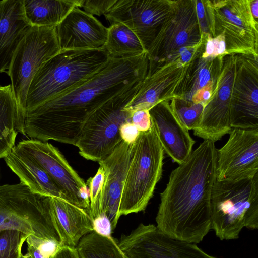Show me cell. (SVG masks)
Listing matches in <instances>:
<instances>
[{"label":"cell","instance_id":"6da1fadb","mask_svg":"<svg viewBox=\"0 0 258 258\" xmlns=\"http://www.w3.org/2000/svg\"><path fill=\"white\" fill-rule=\"evenodd\" d=\"M148 69L146 53L111 58L89 79L27 111L23 135L76 146L89 116L108 100L140 83Z\"/></svg>","mask_w":258,"mask_h":258},{"label":"cell","instance_id":"7a4b0ae2","mask_svg":"<svg viewBox=\"0 0 258 258\" xmlns=\"http://www.w3.org/2000/svg\"><path fill=\"white\" fill-rule=\"evenodd\" d=\"M217 150L215 143L204 140L171 172L155 218L156 227L167 236L197 244L211 230Z\"/></svg>","mask_w":258,"mask_h":258},{"label":"cell","instance_id":"3957f363","mask_svg":"<svg viewBox=\"0 0 258 258\" xmlns=\"http://www.w3.org/2000/svg\"><path fill=\"white\" fill-rule=\"evenodd\" d=\"M110 59L103 48L60 50L44 62L32 78L25 113L89 79Z\"/></svg>","mask_w":258,"mask_h":258},{"label":"cell","instance_id":"277c9868","mask_svg":"<svg viewBox=\"0 0 258 258\" xmlns=\"http://www.w3.org/2000/svg\"><path fill=\"white\" fill-rule=\"evenodd\" d=\"M164 153L152 124L149 130L140 132L131 146V159L120 202V216L146 209L162 177Z\"/></svg>","mask_w":258,"mask_h":258},{"label":"cell","instance_id":"5b68a950","mask_svg":"<svg viewBox=\"0 0 258 258\" xmlns=\"http://www.w3.org/2000/svg\"><path fill=\"white\" fill-rule=\"evenodd\" d=\"M258 228V174L237 182L216 181L211 197V230L221 240Z\"/></svg>","mask_w":258,"mask_h":258},{"label":"cell","instance_id":"8992f818","mask_svg":"<svg viewBox=\"0 0 258 258\" xmlns=\"http://www.w3.org/2000/svg\"><path fill=\"white\" fill-rule=\"evenodd\" d=\"M5 230L60 244L52 221L49 197L34 194L21 182L0 185V231Z\"/></svg>","mask_w":258,"mask_h":258},{"label":"cell","instance_id":"52a82bcc","mask_svg":"<svg viewBox=\"0 0 258 258\" xmlns=\"http://www.w3.org/2000/svg\"><path fill=\"white\" fill-rule=\"evenodd\" d=\"M140 83L108 100L89 116L76 145L81 156L99 162L120 144V127L131 121L132 114L124 107L137 93Z\"/></svg>","mask_w":258,"mask_h":258},{"label":"cell","instance_id":"ba28073f","mask_svg":"<svg viewBox=\"0 0 258 258\" xmlns=\"http://www.w3.org/2000/svg\"><path fill=\"white\" fill-rule=\"evenodd\" d=\"M209 35L223 34L226 54L258 56V22L250 11V0H203Z\"/></svg>","mask_w":258,"mask_h":258},{"label":"cell","instance_id":"9c48e42d","mask_svg":"<svg viewBox=\"0 0 258 258\" xmlns=\"http://www.w3.org/2000/svg\"><path fill=\"white\" fill-rule=\"evenodd\" d=\"M206 35L200 25L196 0L173 1L170 13L147 50V73L169 61L181 48L199 44Z\"/></svg>","mask_w":258,"mask_h":258},{"label":"cell","instance_id":"30bf717a","mask_svg":"<svg viewBox=\"0 0 258 258\" xmlns=\"http://www.w3.org/2000/svg\"><path fill=\"white\" fill-rule=\"evenodd\" d=\"M56 26H31L18 46L7 73L24 115L30 82L41 65L60 51Z\"/></svg>","mask_w":258,"mask_h":258},{"label":"cell","instance_id":"8fae6325","mask_svg":"<svg viewBox=\"0 0 258 258\" xmlns=\"http://www.w3.org/2000/svg\"><path fill=\"white\" fill-rule=\"evenodd\" d=\"M237 53L220 55L211 96L204 106L194 135L214 143L232 128L230 126L232 88Z\"/></svg>","mask_w":258,"mask_h":258},{"label":"cell","instance_id":"7c38bea8","mask_svg":"<svg viewBox=\"0 0 258 258\" xmlns=\"http://www.w3.org/2000/svg\"><path fill=\"white\" fill-rule=\"evenodd\" d=\"M15 147L35 160L64 195L66 200L89 211L88 187L59 150L47 142L23 140Z\"/></svg>","mask_w":258,"mask_h":258},{"label":"cell","instance_id":"4fadbf2b","mask_svg":"<svg viewBox=\"0 0 258 258\" xmlns=\"http://www.w3.org/2000/svg\"><path fill=\"white\" fill-rule=\"evenodd\" d=\"M120 249L129 258H217L197 244L173 239L153 224H140L118 241Z\"/></svg>","mask_w":258,"mask_h":258},{"label":"cell","instance_id":"5bb4252c","mask_svg":"<svg viewBox=\"0 0 258 258\" xmlns=\"http://www.w3.org/2000/svg\"><path fill=\"white\" fill-rule=\"evenodd\" d=\"M226 143L217 150L218 181L237 182L258 174V130L232 128Z\"/></svg>","mask_w":258,"mask_h":258},{"label":"cell","instance_id":"9a60e30c","mask_svg":"<svg viewBox=\"0 0 258 258\" xmlns=\"http://www.w3.org/2000/svg\"><path fill=\"white\" fill-rule=\"evenodd\" d=\"M173 0H117L104 15L112 24L121 23L137 36L146 52L170 13Z\"/></svg>","mask_w":258,"mask_h":258},{"label":"cell","instance_id":"2e32d148","mask_svg":"<svg viewBox=\"0 0 258 258\" xmlns=\"http://www.w3.org/2000/svg\"><path fill=\"white\" fill-rule=\"evenodd\" d=\"M230 126L258 130V56L237 54Z\"/></svg>","mask_w":258,"mask_h":258},{"label":"cell","instance_id":"e0dca14e","mask_svg":"<svg viewBox=\"0 0 258 258\" xmlns=\"http://www.w3.org/2000/svg\"><path fill=\"white\" fill-rule=\"evenodd\" d=\"M190 62L184 63L179 57H176L147 73L137 93L124 109L132 113L138 110H149L162 101L175 98Z\"/></svg>","mask_w":258,"mask_h":258},{"label":"cell","instance_id":"ac0fdd59","mask_svg":"<svg viewBox=\"0 0 258 258\" xmlns=\"http://www.w3.org/2000/svg\"><path fill=\"white\" fill-rule=\"evenodd\" d=\"M56 33L61 50L100 49L106 42L108 28L75 7L56 26Z\"/></svg>","mask_w":258,"mask_h":258},{"label":"cell","instance_id":"d6986e66","mask_svg":"<svg viewBox=\"0 0 258 258\" xmlns=\"http://www.w3.org/2000/svg\"><path fill=\"white\" fill-rule=\"evenodd\" d=\"M170 99L158 103L149 112L164 151L179 165L192 153L195 141L172 107Z\"/></svg>","mask_w":258,"mask_h":258},{"label":"cell","instance_id":"ffe728a7","mask_svg":"<svg viewBox=\"0 0 258 258\" xmlns=\"http://www.w3.org/2000/svg\"><path fill=\"white\" fill-rule=\"evenodd\" d=\"M131 146L122 140L111 154L99 162L105 175L100 214L108 217L113 230L120 217V202L131 159Z\"/></svg>","mask_w":258,"mask_h":258},{"label":"cell","instance_id":"44dd1931","mask_svg":"<svg viewBox=\"0 0 258 258\" xmlns=\"http://www.w3.org/2000/svg\"><path fill=\"white\" fill-rule=\"evenodd\" d=\"M49 198L52 221L61 246L76 248L83 237L93 231L89 212L65 199Z\"/></svg>","mask_w":258,"mask_h":258},{"label":"cell","instance_id":"7402d4cb","mask_svg":"<svg viewBox=\"0 0 258 258\" xmlns=\"http://www.w3.org/2000/svg\"><path fill=\"white\" fill-rule=\"evenodd\" d=\"M31 27L22 0L0 1V73L8 70L18 46Z\"/></svg>","mask_w":258,"mask_h":258},{"label":"cell","instance_id":"603a6c76","mask_svg":"<svg viewBox=\"0 0 258 258\" xmlns=\"http://www.w3.org/2000/svg\"><path fill=\"white\" fill-rule=\"evenodd\" d=\"M4 159L7 166L19 177L20 182L34 194L66 200L64 195L42 167L15 146Z\"/></svg>","mask_w":258,"mask_h":258},{"label":"cell","instance_id":"cb8c5ba5","mask_svg":"<svg viewBox=\"0 0 258 258\" xmlns=\"http://www.w3.org/2000/svg\"><path fill=\"white\" fill-rule=\"evenodd\" d=\"M24 115L13 94L11 84L0 87V159L15 146L18 133L23 135Z\"/></svg>","mask_w":258,"mask_h":258},{"label":"cell","instance_id":"d4e9b609","mask_svg":"<svg viewBox=\"0 0 258 258\" xmlns=\"http://www.w3.org/2000/svg\"><path fill=\"white\" fill-rule=\"evenodd\" d=\"M219 57L203 58L201 55L191 61L177 88L175 98L194 103L203 89L213 85Z\"/></svg>","mask_w":258,"mask_h":258},{"label":"cell","instance_id":"484cf974","mask_svg":"<svg viewBox=\"0 0 258 258\" xmlns=\"http://www.w3.org/2000/svg\"><path fill=\"white\" fill-rule=\"evenodd\" d=\"M25 17L31 26H56L76 7V0H22Z\"/></svg>","mask_w":258,"mask_h":258},{"label":"cell","instance_id":"4316f807","mask_svg":"<svg viewBox=\"0 0 258 258\" xmlns=\"http://www.w3.org/2000/svg\"><path fill=\"white\" fill-rule=\"evenodd\" d=\"M103 49L111 58L132 57L146 53L134 32L118 22L112 23L108 27L107 39Z\"/></svg>","mask_w":258,"mask_h":258},{"label":"cell","instance_id":"83f0119b","mask_svg":"<svg viewBox=\"0 0 258 258\" xmlns=\"http://www.w3.org/2000/svg\"><path fill=\"white\" fill-rule=\"evenodd\" d=\"M76 248L80 258H129L115 239L101 236L94 231L83 237Z\"/></svg>","mask_w":258,"mask_h":258},{"label":"cell","instance_id":"f1b7e54d","mask_svg":"<svg viewBox=\"0 0 258 258\" xmlns=\"http://www.w3.org/2000/svg\"><path fill=\"white\" fill-rule=\"evenodd\" d=\"M170 103L181 122L188 130L197 128L204 108L203 104L175 98L170 99Z\"/></svg>","mask_w":258,"mask_h":258},{"label":"cell","instance_id":"f546056e","mask_svg":"<svg viewBox=\"0 0 258 258\" xmlns=\"http://www.w3.org/2000/svg\"><path fill=\"white\" fill-rule=\"evenodd\" d=\"M28 236L18 230H1L0 258H20Z\"/></svg>","mask_w":258,"mask_h":258},{"label":"cell","instance_id":"4dcf8cb0","mask_svg":"<svg viewBox=\"0 0 258 258\" xmlns=\"http://www.w3.org/2000/svg\"><path fill=\"white\" fill-rule=\"evenodd\" d=\"M105 179L104 169L100 166L95 175L89 178L86 183L89 191V213L93 220L101 213L104 194Z\"/></svg>","mask_w":258,"mask_h":258},{"label":"cell","instance_id":"1f68e13d","mask_svg":"<svg viewBox=\"0 0 258 258\" xmlns=\"http://www.w3.org/2000/svg\"><path fill=\"white\" fill-rule=\"evenodd\" d=\"M26 254L30 258H53L61 247L60 244L52 239H44L29 235L26 241Z\"/></svg>","mask_w":258,"mask_h":258},{"label":"cell","instance_id":"d6a6232c","mask_svg":"<svg viewBox=\"0 0 258 258\" xmlns=\"http://www.w3.org/2000/svg\"><path fill=\"white\" fill-rule=\"evenodd\" d=\"M117 0H76V7L82 8L84 11L92 15L106 14Z\"/></svg>","mask_w":258,"mask_h":258},{"label":"cell","instance_id":"836d02e7","mask_svg":"<svg viewBox=\"0 0 258 258\" xmlns=\"http://www.w3.org/2000/svg\"><path fill=\"white\" fill-rule=\"evenodd\" d=\"M226 54V46L223 34L212 37L207 34L205 51L202 54L203 58H215Z\"/></svg>","mask_w":258,"mask_h":258},{"label":"cell","instance_id":"e575fe53","mask_svg":"<svg viewBox=\"0 0 258 258\" xmlns=\"http://www.w3.org/2000/svg\"><path fill=\"white\" fill-rule=\"evenodd\" d=\"M93 231L105 237L111 238L112 228L108 217L103 214H100L93 220Z\"/></svg>","mask_w":258,"mask_h":258},{"label":"cell","instance_id":"d590c367","mask_svg":"<svg viewBox=\"0 0 258 258\" xmlns=\"http://www.w3.org/2000/svg\"><path fill=\"white\" fill-rule=\"evenodd\" d=\"M131 122L139 132H145L150 129L152 126L151 117L148 110H138L132 112Z\"/></svg>","mask_w":258,"mask_h":258},{"label":"cell","instance_id":"8d00e7d4","mask_svg":"<svg viewBox=\"0 0 258 258\" xmlns=\"http://www.w3.org/2000/svg\"><path fill=\"white\" fill-rule=\"evenodd\" d=\"M119 132L122 140L130 145L134 143L140 133L137 127L131 121L122 124Z\"/></svg>","mask_w":258,"mask_h":258},{"label":"cell","instance_id":"74e56055","mask_svg":"<svg viewBox=\"0 0 258 258\" xmlns=\"http://www.w3.org/2000/svg\"><path fill=\"white\" fill-rule=\"evenodd\" d=\"M196 8L197 17L203 33L205 34H209L205 8L203 0H196Z\"/></svg>","mask_w":258,"mask_h":258},{"label":"cell","instance_id":"f35d334b","mask_svg":"<svg viewBox=\"0 0 258 258\" xmlns=\"http://www.w3.org/2000/svg\"><path fill=\"white\" fill-rule=\"evenodd\" d=\"M53 258H80L76 248L61 247Z\"/></svg>","mask_w":258,"mask_h":258},{"label":"cell","instance_id":"ab89813d","mask_svg":"<svg viewBox=\"0 0 258 258\" xmlns=\"http://www.w3.org/2000/svg\"><path fill=\"white\" fill-rule=\"evenodd\" d=\"M250 7L252 15L254 20H258V0H250Z\"/></svg>","mask_w":258,"mask_h":258},{"label":"cell","instance_id":"60d3db41","mask_svg":"<svg viewBox=\"0 0 258 258\" xmlns=\"http://www.w3.org/2000/svg\"><path fill=\"white\" fill-rule=\"evenodd\" d=\"M20 258H30V257L26 254L25 255H23L22 253Z\"/></svg>","mask_w":258,"mask_h":258},{"label":"cell","instance_id":"b9f144b4","mask_svg":"<svg viewBox=\"0 0 258 258\" xmlns=\"http://www.w3.org/2000/svg\"><path fill=\"white\" fill-rule=\"evenodd\" d=\"M1 87V86L0 85V87Z\"/></svg>","mask_w":258,"mask_h":258}]
</instances>
